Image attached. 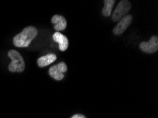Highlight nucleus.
<instances>
[{
    "instance_id": "3",
    "label": "nucleus",
    "mask_w": 158,
    "mask_h": 118,
    "mask_svg": "<svg viewBox=\"0 0 158 118\" xmlns=\"http://www.w3.org/2000/svg\"><path fill=\"white\" fill-rule=\"evenodd\" d=\"M131 9V4L129 1L127 0H122L118 6H116V9H115L113 15H112V20L114 22H117L121 20L122 18L127 15V14L128 13L129 11Z\"/></svg>"
},
{
    "instance_id": "9",
    "label": "nucleus",
    "mask_w": 158,
    "mask_h": 118,
    "mask_svg": "<svg viewBox=\"0 0 158 118\" xmlns=\"http://www.w3.org/2000/svg\"><path fill=\"white\" fill-rule=\"evenodd\" d=\"M56 59L57 56L56 55L50 53L38 58L37 63L40 67H44L45 66H48V65L52 64V62L56 61Z\"/></svg>"
},
{
    "instance_id": "11",
    "label": "nucleus",
    "mask_w": 158,
    "mask_h": 118,
    "mask_svg": "<svg viewBox=\"0 0 158 118\" xmlns=\"http://www.w3.org/2000/svg\"><path fill=\"white\" fill-rule=\"evenodd\" d=\"M71 118H87V117L82 114H76L75 115H73Z\"/></svg>"
},
{
    "instance_id": "6",
    "label": "nucleus",
    "mask_w": 158,
    "mask_h": 118,
    "mask_svg": "<svg viewBox=\"0 0 158 118\" xmlns=\"http://www.w3.org/2000/svg\"><path fill=\"white\" fill-rule=\"evenodd\" d=\"M133 20V16L131 14H127V15L118 21L116 27L114 28L113 33L115 35H121L125 31L127 28L131 25Z\"/></svg>"
},
{
    "instance_id": "4",
    "label": "nucleus",
    "mask_w": 158,
    "mask_h": 118,
    "mask_svg": "<svg viewBox=\"0 0 158 118\" xmlns=\"http://www.w3.org/2000/svg\"><path fill=\"white\" fill-rule=\"evenodd\" d=\"M68 70V67L64 62H60L59 64L52 66L49 69V74L52 78L57 81H60L64 78V73Z\"/></svg>"
},
{
    "instance_id": "2",
    "label": "nucleus",
    "mask_w": 158,
    "mask_h": 118,
    "mask_svg": "<svg viewBox=\"0 0 158 118\" xmlns=\"http://www.w3.org/2000/svg\"><path fill=\"white\" fill-rule=\"evenodd\" d=\"M8 56L11 59L9 65V70L11 72H22L25 69V63L23 59L19 52L11 50L8 52Z\"/></svg>"
},
{
    "instance_id": "7",
    "label": "nucleus",
    "mask_w": 158,
    "mask_h": 118,
    "mask_svg": "<svg viewBox=\"0 0 158 118\" xmlns=\"http://www.w3.org/2000/svg\"><path fill=\"white\" fill-rule=\"evenodd\" d=\"M52 39L55 42L59 44V49L61 51H64L68 49L69 45V41L68 38L65 35L62 34L60 32L55 33L52 35Z\"/></svg>"
},
{
    "instance_id": "8",
    "label": "nucleus",
    "mask_w": 158,
    "mask_h": 118,
    "mask_svg": "<svg viewBox=\"0 0 158 118\" xmlns=\"http://www.w3.org/2000/svg\"><path fill=\"white\" fill-rule=\"evenodd\" d=\"M51 22L55 24L54 29L57 31V32L63 31L66 28L67 21L63 16L54 15L51 19Z\"/></svg>"
},
{
    "instance_id": "1",
    "label": "nucleus",
    "mask_w": 158,
    "mask_h": 118,
    "mask_svg": "<svg viewBox=\"0 0 158 118\" xmlns=\"http://www.w3.org/2000/svg\"><path fill=\"white\" fill-rule=\"evenodd\" d=\"M38 30L33 26L25 28L19 34L14 36L13 43L16 47H26L29 46L32 40L36 37Z\"/></svg>"
},
{
    "instance_id": "5",
    "label": "nucleus",
    "mask_w": 158,
    "mask_h": 118,
    "mask_svg": "<svg viewBox=\"0 0 158 118\" xmlns=\"http://www.w3.org/2000/svg\"><path fill=\"white\" fill-rule=\"evenodd\" d=\"M140 48L146 53L152 54L157 52L158 50V37L157 35H153L149 41L142 42L140 44Z\"/></svg>"
},
{
    "instance_id": "10",
    "label": "nucleus",
    "mask_w": 158,
    "mask_h": 118,
    "mask_svg": "<svg viewBox=\"0 0 158 118\" xmlns=\"http://www.w3.org/2000/svg\"><path fill=\"white\" fill-rule=\"evenodd\" d=\"M104 6L102 9V14L104 16H109L111 14L112 8L115 4V0H104Z\"/></svg>"
}]
</instances>
